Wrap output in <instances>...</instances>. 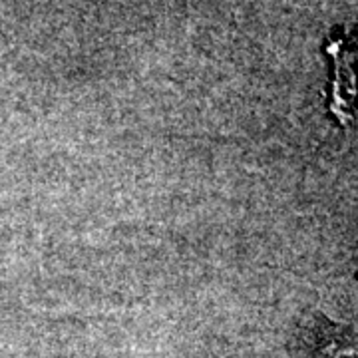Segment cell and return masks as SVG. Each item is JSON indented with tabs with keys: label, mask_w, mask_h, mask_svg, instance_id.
Listing matches in <instances>:
<instances>
[{
	"label": "cell",
	"mask_w": 358,
	"mask_h": 358,
	"mask_svg": "<svg viewBox=\"0 0 358 358\" xmlns=\"http://www.w3.org/2000/svg\"><path fill=\"white\" fill-rule=\"evenodd\" d=\"M336 62L332 112L344 125L358 128V44H334L328 50Z\"/></svg>",
	"instance_id": "cell-1"
}]
</instances>
